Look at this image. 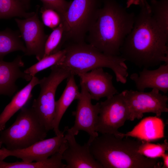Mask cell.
<instances>
[{
  "instance_id": "cell-1",
  "label": "cell",
  "mask_w": 168,
  "mask_h": 168,
  "mask_svg": "<svg viewBox=\"0 0 168 168\" xmlns=\"http://www.w3.org/2000/svg\"><path fill=\"white\" fill-rule=\"evenodd\" d=\"M133 28L126 38L120 55L140 68H148L163 62L168 63V39L162 33L153 19L148 2L140 4Z\"/></svg>"
},
{
  "instance_id": "cell-2",
  "label": "cell",
  "mask_w": 168,
  "mask_h": 168,
  "mask_svg": "<svg viewBox=\"0 0 168 168\" xmlns=\"http://www.w3.org/2000/svg\"><path fill=\"white\" fill-rule=\"evenodd\" d=\"M103 6L88 33V43L107 54L119 56L131 31L135 15L115 0H102Z\"/></svg>"
},
{
  "instance_id": "cell-3",
  "label": "cell",
  "mask_w": 168,
  "mask_h": 168,
  "mask_svg": "<svg viewBox=\"0 0 168 168\" xmlns=\"http://www.w3.org/2000/svg\"><path fill=\"white\" fill-rule=\"evenodd\" d=\"M101 134L87 142L91 153L103 168H161L157 159L138 152L142 140Z\"/></svg>"
},
{
  "instance_id": "cell-4",
  "label": "cell",
  "mask_w": 168,
  "mask_h": 168,
  "mask_svg": "<svg viewBox=\"0 0 168 168\" xmlns=\"http://www.w3.org/2000/svg\"><path fill=\"white\" fill-rule=\"evenodd\" d=\"M63 49L65 54L57 64L77 75L93 69L106 68L114 73L117 82L125 84L128 75L125 60L120 55L113 56L104 53L85 41L68 42Z\"/></svg>"
},
{
  "instance_id": "cell-5",
  "label": "cell",
  "mask_w": 168,
  "mask_h": 168,
  "mask_svg": "<svg viewBox=\"0 0 168 168\" xmlns=\"http://www.w3.org/2000/svg\"><path fill=\"white\" fill-rule=\"evenodd\" d=\"M48 132L31 107H23L14 123L0 132V148L21 149L45 139Z\"/></svg>"
},
{
  "instance_id": "cell-6",
  "label": "cell",
  "mask_w": 168,
  "mask_h": 168,
  "mask_svg": "<svg viewBox=\"0 0 168 168\" xmlns=\"http://www.w3.org/2000/svg\"><path fill=\"white\" fill-rule=\"evenodd\" d=\"M102 0H73L62 17L64 27L62 43L85 41L96 21Z\"/></svg>"
},
{
  "instance_id": "cell-7",
  "label": "cell",
  "mask_w": 168,
  "mask_h": 168,
  "mask_svg": "<svg viewBox=\"0 0 168 168\" xmlns=\"http://www.w3.org/2000/svg\"><path fill=\"white\" fill-rule=\"evenodd\" d=\"M49 75L40 80V90L31 107L40 122L48 132L53 129L55 114V96L58 86L71 75L68 70L56 65L50 67Z\"/></svg>"
},
{
  "instance_id": "cell-8",
  "label": "cell",
  "mask_w": 168,
  "mask_h": 168,
  "mask_svg": "<svg viewBox=\"0 0 168 168\" xmlns=\"http://www.w3.org/2000/svg\"><path fill=\"white\" fill-rule=\"evenodd\" d=\"M157 89L149 92L125 90L121 92L129 112L128 120L140 119L144 113H152L160 117L162 113L168 112V96Z\"/></svg>"
},
{
  "instance_id": "cell-9",
  "label": "cell",
  "mask_w": 168,
  "mask_h": 168,
  "mask_svg": "<svg viewBox=\"0 0 168 168\" xmlns=\"http://www.w3.org/2000/svg\"><path fill=\"white\" fill-rule=\"evenodd\" d=\"M100 107L96 131L101 134L110 133L118 136L119 128L128 120L127 105L121 92L100 102Z\"/></svg>"
},
{
  "instance_id": "cell-10",
  "label": "cell",
  "mask_w": 168,
  "mask_h": 168,
  "mask_svg": "<svg viewBox=\"0 0 168 168\" xmlns=\"http://www.w3.org/2000/svg\"><path fill=\"white\" fill-rule=\"evenodd\" d=\"M65 127L60 133L53 138L39 141L24 148L9 150L3 147L0 149V159L4 160L9 156L22 159L26 162L40 161L45 160L58 152L66 140Z\"/></svg>"
},
{
  "instance_id": "cell-11",
  "label": "cell",
  "mask_w": 168,
  "mask_h": 168,
  "mask_svg": "<svg viewBox=\"0 0 168 168\" xmlns=\"http://www.w3.org/2000/svg\"><path fill=\"white\" fill-rule=\"evenodd\" d=\"M81 95L77 100L75 111L72 112L75 117L74 125L70 128L73 134L77 135L80 131H83L90 136L89 140L98 136L99 134L96 131V127L99 114L100 104L97 102L93 105L92 99L84 85L80 82Z\"/></svg>"
},
{
  "instance_id": "cell-12",
  "label": "cell",
  "mask_w": 168,
  "mask_h": 168,
  "mask_svg": "<svg viewBox=\"0 0 168 168\" xmlns=\"http://www.w3.org/2000/svg\"><path fill=\"white\" fill-rule=\"evenodd\" d=\"M15 21L25 44V55H35L39 61L44 56L48 36L44 33V24L40 20L37 10L32 16Z\"/></svg>"
},
{
  "instance_id": "cell-13",
  "label": "cell",
  "mask_w": 168,
  "mask_h": 168,
  "mask_svg": "<svg viewBox=\"0 0 168 168\" xmlns=\"http://www.w3.org/2000/svg\"><path fill=\"white\" fill-rule=\"evenodd\" d=\"M64 136L67 147L62 159L65 161V168H103L91 153L87 142L82 146L76 141L72 130L67 126Z\"/></svg>"
},
{
  "instance_id": "cell-14",
  "label": "cell",
  "mask_w": 168,
  "mask_h": 168,
  "mask_svg": "<svg viewBox=\"0 0 168 168\" xmlns=\"http://www.w3.org/2000/svg\"><path fill=\"white\" fill-rule=\"evenodd\" d=\"M92 100H99L109 98L118 93L112 82L113 77L104 71L103 68L93 69L78 75Z\"/></svg>"
},
{
  "instance_id": "cell-15",
  "label": "cell",
  "mask_w": 168,
  "mask_h": 168,
  "mask_svg": "<svg viewBox=\"0 0 168 168\" xmlns=\"http://www.w3.org/2000/svg\"><path fill=\"white\" fill-rule=\"evenodd\" d=\"M24 66L22 57L18 55L12 62L0 61V96H12L17 90V80L22 78L30 81L32 77L21 68Z\"/></svg>"
},
{
  "instance_id": "cell-16",
  "label": "cell",
  "mask_w": 168,
  "mask_h": 168,
  "mask_svg": "<svg viewBox=\"0 0 168 168\" xmlns=\"http://www.w3.org/2000/svg\"><path fill=\"white\" fill-rule=\"evenodd\" d=\"M130 78L134 82L138 91H143L146 88H151L166 94L168 91V63L161 65L153 70L144 68L139 75L132 74Z\"/></svg>"
},
{
  "instance_id": "cell-17",
  "label": "cell",
  "mask_w": 168,
  "mask_h": 168,
  "mask_svg": "<svg viewBox=\"0 0 168 168\" xmlns=\"http://www.w3.org/2000/svg\"><path fill=\"white\" fill-rule=\"evenodd\" d=\"M164 124L160 117H149L144 119L132 130L126 133H121V138L133 137L138 139L149 142L164 137Z\"/></svg>"
},
{
  "instance_id": "cell-18",
  "label": "cell",
  "mask_w": 168,
  "mask_h": 168,
  "mask_svg": "<svg viewBox=\"0 0 168 168\" xmlns=\"http://www.w3.org/2000/svg\"><path fill=\"white\" fill-rule=\"evenodd\" d=\"M74 75H71L67 78V82L64 90L60 98L55 101V114L53 124V129L56 135L61 132L59 125L66 111L75 100H78L81 95L76 82Z\"/></svg>"
},
{
  "instance_id": "cell-19",
  "label": "cell",
  "mask_w": 168,
  "mask_h": 168,
  "mask_svg": "<svg viewBox=\"0 0 168 168\" xmlns=\"http://www.w3.org/2000/svg\"><path fill=\"white\" fill-rule=\"evenodd\" d=\"M39 79L35 76L32 77L29 82L13 97L0 114V132L5 129L7 121L19 110L24 107L32 97V91L39 84Z\"/></svg>"
},
{
  "instance_id": "cell-20",
  "label": "cell",
  "mask_w": 168,
  "mask_h": 168,
  "mask_svg": "<svg viewBox=\"0 0 168 168\" xmlns=\"http://www.w3.org/2000/svg\"><path fill=\"white\" fill-rule=\"evenodd\" d=\"M67 147L66 141L62 145L58 152L41 161L26 162L22 161L8 162L0 159V168H65L66 165L62 162V157Z\"/></svg>"
},
{
  "instance_id": "cell-21",
  "label": "cell",
  "mask_w": 168,
  "mask_h": 168,
  "mask_svg": "<svg viewBox=\"0 0 168 168\" xmlns=\"http://www.w3.org/2000/svg\"><path fill=\"white\" fill-rule=\"evenodd\" d=\"M20 36L18 31L9 28L0 31V61L3 60L6 55L12 52L20 51L25 53V45Z\"/></svg>"
},
{
  "instance_id": "cell-22",
  "label": "cell",
  "mask_w": 168,
  "mask_h": 168,
  "mask_svg": "<svg viewBox=\"0 0 168 168\" xmlns=\"http://www.w3.org/2000/svg\"><path fill=\"white\" fill-rule=\"evenodd\" d=\"M150 10L158 27L168 39V0H151Z\"/></svg>"
},
{
  "instance_id": "cell-23",
  "label": "cell",
  "mask_w": 168,
  "mask_h": 168,
  "mask_svg": "<svg viewBox=\"0 0 168 168\" xmlns=\"http://www.w3.org/2000/svg\"><path fill=\"white\" fill-rule=\"evenodd\" d=\"M26 9L18 0H0V19L15 16L26 18L34 14L26 12Z\"/></svg>"
},
{
  "instance_id": "cell-24",
  "label": "cell",
  "mask_w": 168,
  "mask_h": 168,
  "mask_svg": "<svg viewBox=\"0 0 168 168\" xmlns=\"http://www.w3.org/2000/svg\"><path fill=\"white\" fill-rule=\"evenodd\" d=\"M65 50L63 49L57 52L43 57L36 63L24 71L32 77L38 72L59 63L65 54Z\"/></svg>"
},
{
  "instance_id": "cell-25",
  "label": "cell",
  "mask_w": 168,
  "mask_h": 168,
  "mask_svg": "<svg viewBox=\"0 0 168 168\" xmlns=\"http://www.w3.org/2000/svg\"><path fill=\"white\" fill-rule=\"evenodd\" d=\"M63 32V26L61 22L53 29L48 36L45 44L43 57L54 54L62 49L63 47L62 39Z\"/></svg>"
},
{
  "instance_id": "cell-26",
  "label": "cell",
  "mask_w": 168,
  "mask_h": 168,
  "mask_svg": "<svg viewBox=\"0 0 168 168\" xmlns=\"http://www.w3.org/2000/svg\"><path fill=\"white\" fill-rule=\"evenodd\" d=\"M168 150V142L166 139L163 143L156 144L142 140L138 152L147 157L157 159L161 157L166 151Z\"/></svg>"
},
{
  "instance_id": "cell-27",
  "label": "cell",
  "mask_w": 168,
  "mask_h": 168,
  "mask_svg": "<svg viewBox=\"0 0 168 168\" xmlns=\"http://www.w3.org/2000/svg\"><path fill=\"white\" fill-rule=\"evenodd\" d=\"M41 11L43 23L46 26L53 29L61 22V16L55 10L42 7Z\"/></svg>"
},
{
  "instance_id": "cell-28",
  "label": "cell",
  "mask_w": 168,
  "mask_h": 168,
  "mask_svg": "<svg viewBox=\"0 0 168 168\" xmlns=\"http://www.w3.org/2000/svg\"><path fill=\"white\" fill-rule=\"evenodd\" d=\"M43 3L42 7L53 9L57 12L61 18L67 11L71 1L65 0H40Z\"/></svg>"
},
{
  "instance_id": "cell-29",
  "label": "cell",
  "mask_w": 168,
  "mask_h": 168,
  "mask_svg": "<svg viewBox=\"0 0 168 168\" xmlns=\"http://www.w3.org/2000/svg\"><path fill=\"white\" fill-rule=\"evenodd\" d=\"M162 159L163 162L161 168H168V154L166 152L161 157Z\"/></svg>"
},
{
  "instance_id": "cell-30",
  "label": "cell",
  "mask_w": 168,
  "mask_h": 168,
  "mask_svg": "<svg viewBox=\"0 0 168 168\" xmlns=\"http://www.w3.org/2000/svg\"><path fill=\"white\" fill-rule=\"evenodd\" d=\"M21 2L26 8H28L29 6V4L30 0H18Z\"/></svg>"
}]
</instances>
